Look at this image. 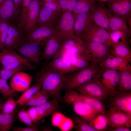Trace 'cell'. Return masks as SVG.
Wrapping results in <instances>:
<instances>
[{"mask_svg":"<svg viewBox=\"0 0 131 131\" xmlns=\"http://www.w3.org/2000/svg\"><path fill=\"white\" fill-rule=\"evenodd\" d=\"M98 66L101 68L113 69L120 71L131 70V65L127 61L111 54Z\"/></svg>","mask_w":131,"mask_h":131,"instance_id":"obj_24","label":"cell"},{"mask_svg":"<svg viewBox=\"0 0 131 131\" xmlns=\"http://www.w3.org/2000/svg\"><path fill=\"white\" fill-rule=\"evenodd\" d=\"M116 88L121 91H131V70L120 71L119 80Z\"/></svg>","mask_w":131,"mask_h":131,"instance_id":"obj_31","label":"cell"},{"mask_svg":"<svg viewBox=\"0 0 131 131\" xmlns=\"http://www.w3.org/2000/svg\"><path fill=\"white\" fill-rule=\"evenodd\" d=\"M14 12L13 0H5L0 4V21H9L14 18Z\"/></svg>","mask_w":131,"mask_h":131,"instance_id":"obj_29","label":"cell"},{"mask_svg":"<svg viewBox=\"0 0 131 131\" xmlns=\"http://www.w3.org/2000/svg\"><path fill=\"white\" fill-rule=\"evenodd\" d=\"M98 0L99 1V0Z\"/></svg>","mask_w":131,"mask_h":131,"instance_id":"obj_58","label":"cell"},{"mask_svg":"<svg viewBox=\"0 0 131 131\" xmlns=\"http://www.w3.org/2000/svg\"><path fill=\"white\" fill-rule=\"evenodd\" d=\"M88 123L97 131L105 130L108 126V120L106 114L100 113L98 114Z\"/></svg>","mask_w":131,"mask_h":131,"instance_id":"obj_33","label":"cell"},{"mask_svg":"<svg viewBox=\"0 0 131 131\" xmlns=\"http://www.w3.org/2000/svg\"><path fill=\"white\" fill-rule=\"evenodd\" d=\"M73 14L74 19V32L78 36L83 33L93 22V14L90 11L86 13Z\"/></svg>","mask_w":131,"mask_h":131,"instance_id":"obj_22","label":"cell"},{"mask_svg":"<svg viewBox=\"0 0 131 131\" xmlns=\"http://www.w3.org/2000/svg\"><path fill=\"white\" fill-rule=\"evenodd\" d=\"M47 64L63 75L79 70L69 60L64 57L53 59Z\"/></svg>","mask_w":131,"mask_h":131,"instance_id":"obj_25","label":"cell"},{"mask_svg":"<svg viewBox=\"0 0 131 131\" xmlns=\"http://www.w3.org/2000/svg\"><path fill=\"white\" fill-rule=\"evenodd\" d=\"M27 111L33 123L34 124H36L40 119L39 115L35 109V106H31Z\"/></svg>","mask_w":131,"mask_h":131,"instance_id":"obj_48","label":"cell"},{"mask_svg":"<svg viewBox=\"0 0 131 131\" xmlns=\"http://www.w3.org/2000/svg\"><path fill=\"white\" fill-rule=\"evenodd\" d=\"M74 90L100 101L105 100L108 95L101 82L94 78Z\"/></svg>","mask_w":131,"mask_h":131,"instance_id":"obj_6","label":"cell"},{"mask_svg":"<svg viewBox=\"0 0 131 131\" xmlns=\"http://www.w3.org/2000/svg\"><path fill=\"white\" fill-rule=\"evenodd\" d=\"M77 36L84 41L103 43L110 47L112 46L109 32L93 22L83 33Z\"/></svg>","mask_w":131,"mask_h":131,"instance_id":"obj_8","label":"cell"},{"mask_svg":"<svg viewBox=\"0 0 131 131\" xmlns=\"http://www.w3.org/2000/svg\"><path fill=\"white\" fill-rule=\"evenodd\" d=\"M59 103L56 98H53L51 100L41 105L35 106L40 120L58 112L60 109Z\"/></svg>","mask_w":131,"mask_h":131,"instance_id":"obj_26","label":"cell"},{"mask_svg":"<svg viewBox=\"0 0 131 131\" xmlns=\"http://www.w3.org/2000/svg\"><path fill=\"white\" fill-rule=\"evenodd\" d=\"M108 125L112 128L121 126H131V115L121 110L110 108L106 112Z\"/></svg>","mask_w":131,"mask_h":131,"instance_id":"obj_13","label":"cell"},{"mask_svg":"<svg viewBox=\"0 0 131 131\" xmlns=\"http://www.w3.org/2000/svg\"><path fill=\"white\" fill-rule=\"evenodd\" d=\"M55 33V27L47 25H39L27 35L25 38L35 42L42 41Z\"/></svg>","mask_w":131,"mask_h":131,"instance_id":"obj_23","label":"cell"},{"mask_svg":"<svg viewBox=\"0 0 131 131\" xmlns=\"http://www.w3.org/2000/svg\"><path fill=\"white\" fill-rule=\"evenodd\" d=\"M71 104L77 115L88 123L99 113L89 104L81 101H74Z\"/></svg>","mask_w":131,"mask_h":131,"instance_id":"obj_19","label":"cell"},{"mask_svg":"<svg viewBox=\"0 0 131 131\" xmlns=\"http://www.w3.org/2000/svg\"><path fill=\"white\" fill-rule=\"evenodd\" d=\"M74 127L73 120L70 118L66 117L58 128L62 131H68L72 130Z\"/></svg>","mask_w":131,"mask_h":131,"instance_id":"obj_46","label":"cell"},{"mask_svg":"<svg viewBox=\"0 0 131 131\" xmlns=\"http://www.w3.org/2000/svg\"><path fill=\"white\" fill-rule=\"evenodd\" d=\"M72 56L71 58L69 60L79 70L85 68L92 65L88 51L80 55Z\"/></svg>","mask_w":131,"mask_h":131,"instance_id":"obj_30","label":"cell"},{"mask_svg":"<svg viewBox=\"0 0 131 131\" xmlns=\"http://www.w3.org/2000/svg\"><path fill=\"white\" fill-rule=\"evenodd\" d=\"M120 71L113 69L100 68L93 78L101 82L108 95L113 97L117 91L116 87L119 80Z\"/></svg>","mask_w":131,"mask_h":131,"instance_id":"obj_4","label":"cell"},{"mask_svg":"<svg viewBox=\"0 0 131 131\" xmlns=\"http://www.w3.org/2000/svg\"><path fill=\"white\" fill-rule=\"evenodd\" d=\"M4 103V99L3 98L0 99V113L1 112Z\"/></svg>","mask_w":131,"mask_h":131,"instance_id":"obj_54","label":"cell"},{"mask_svg":"<svg viewBox=\"0 0 131 131\" xmlns=\"http://www.w3.org/2000/svg\"><path fill=\"white\" fill-rule=\"evenodd\" d=\"M72 120L75 130L77 131H97L88 123L77 115H74Z\"/></svg>","mask_w":131,"mask_h":131,"instance_id":"obj_38","label":"cell"},{"mask_svg":"<svg viewBox=\"0 0 131 131\" xmlns=\"http://www.w3.org/2000/svg\"><path fill=\"white\" fill-rule=\"evenodd\" d=\"M10 24L9 21H0V47L2 50L4 47Z\"/></svg>","mask_w":131,"mask_h":131,"instance_id":"obj_41","label":"cell"},{"mask_svg":"<svg viewBox=\"0 0 131 131\" xmlns=\"http://www.w3.org/2000/svg\"><path fill=\"white\" fill-rule=\"evenodd\" d=\"M23 0H13L14 3V18L16 16L21 9Z\"/></svg>","mask_w":131,"mask_h":131,"instance_id":"obj_50","label":"cell"},{"mask_svg":"<svg viewBox=\"0 0 131 131\" xmlns=\"http://www.w3.org/2000/svg\"><path fill=\"white\" fill-rule=\"evenodd\" d=\"M5 0H0V4L3 2Z\"/></svg>","mask_w":131,"mask_h":131,"instance_id":"obj_56","label":"cell"},{"mask_svg":"<svg viewBox=\"0 0 131 131\" xmlns=\"http://www.w3.org/2000/svg\"><path fill=\"white\" fill-rule=\"evenodd\" d=\"M18 119L21 122L29 126L34 125L28 113L24 108L20 111L17 114Z\"/></svg>","mask_w":131,"mask_h":131,"instance_id":"obj_44","label":"cell"},{"mask_svg":"<svg viewBox=\"0 0 131 131\" xmlns=\"http://www.w3.org/2000/svg\"><path fill=\"white\" fill-rule=\"evenodd\" d=\"M109 33L112 46L124 42L126 41L128 39L124 34L120 31L110 32Z\"/></svg>","mask_w":131,"mask_h":131,"instance_id":"obj_42","label":"cell"},{"mask_svg":"<svg viewBox=\"0 0 131 131\" xmlns=\"http://www.w3.org/2000/svg\"><path fill=\"white\" fill-rule=\"evenodd\" d=\"M0 63L3 68L10 69L21 65L26 66L29 70L35 69L36 67L31 62L12 49H3L0 52Z\"/></svg>","mask_w":131,"mask_h":131,"instance_id":"obj_3","label":"cell"},{"mask_svg":"<svg viewBox=\"0 0 131 131\" xmlns=\"http://www.w3.org/2000/svg\"><path fill=\"white\" fill-rule=\"evenodd\" d=\"M42 43L26 39L15 50L31 63L39 65L42 53Z\"/></svg>","mask_w":131,"mask_h":131,"instance_id":"obj_7","label":"cell"},{"mask_svg":"<svg viewBox=\"0 0 131 131\" xmlns=\"http://www.w3.org/2000/svg\"><path fill=\"white\" fill-rule=\"evenodd\" d=\"M41 5L48 7L53 10L61 13V9L59 3L55 2H42L40 1Z\"/></svg>","mask_w":131,"mask_h":131,"instance_id":"obj_47","label":"cell"},{"mask_svg":"<svg viewBox=\"0 0 131 131\" xmlns=\"http://www.w3.org/2000/svg\"><path fill=\"white\" fill-rule=\"evenodd\" d=\"M42 2H55L59 3L58 0H40Z\"/></svg>","mask_w":131,"mask_h":131,"instance_id":"obj_53","label":"cell"},{"mask_svg":"<svg viewBox=\"0 0 131 131\" xmlns=\"http://www.w3.org/2000/svg\"><path fill=\"white\" fill-rule=\"evenodd\" d=\"M28 68L24 65H21L12 69H6L3 68L0 70V78L7 81L13 75L18 72L24 71Z\"/></svg>","mask_w":131,"mask_h":131,"instance_id":"obj_40","label":"cell"},{"mask_svg":"<svg viewBox=\"0 0 131 131\" xmlns=\"http://www.w3.org/2000/svg\"><path fill=\"white\" fill-rule=\"evenodd\" d=\"M97 0H77L73 14L86 13L91 11L96 4Z\"/></svg>","mask_w":131,"mask_h":131,"instance_id":"obj_34","label":"cell"},{"mask_svg":"<svg viewBox=\"0 0 131 131\" xmlns=\"http://www.w3.org/2000/svg\"><path fill=\"white\" fill-rule=\"evenodd\" d=\"M60 7L61 13L67 11L69 0H58Z\"/></svg>","mask_w":131,"mask_h":131,"instance_id":"obj_51","label":"cell"},{"mask_svg":"<svg viewBox=\"0 0 131 131\" xmlns=\"http://www.w3.org/2000/svg\"><path fill=\"white\" fill-rule=\"evenodd\" d=\"M35 79L36 83L40 85L50 98L61 101V94L63 89L64 75L46 64L37 73Z\"/></svg>","mask_w":131,"mask_h":131,"instance_id":"obj_1","label":"cell"},{"mask_svg":"<svg viewBox=\"0 0 131 131\" xmlns=\"http://www.w3.org/2000/svg\"><path fill=\"white\" fill-rule=\"evenodd\" d=\"M25 36L24 32L17 25L10 24L3 49L15 51L24 41Z\"/></svg>","mask_w":131,"mask_h":131,"instance_id":"obj_14","label":"cell"},{"mask_svg":"<svg viewBox=\"0 0 131 131\" xmlns=\"http://www.w3.org/2000/svg\"><path fill=\"white\" fill-rule=\"evenodd\" d=\"M49 98L48 93L41 89L22 107L24 108L28 106H39L48 101Z\"/></svg>","mask_w":131,"mask_h":131,"instance_id":"obj_32","label":"cell"},{"mask_svg":"<svg viewBox=\"0 0 131 131\" xmlns=\"http://www.w3.org/2000/svg\"><path fill=\"white\" fill-rule=\"evenodd\" d=\"M110 54L123 58L130 64L131 63V50L127 41L112 45L111 48Z\"/></svg>","mask_w":131,"mask_h":131,"instance_id":"obj_28","label":"cell"},{"mask_svg":"<svg viewBox=\"0 0 131 131\" xmlns=\"http://www.w3.org/2000/svg\"><path fill=\"white\" fill-rule=\"evenodd\" d=\"M41 7L40 0H32L29 8L24 30L25 35H27L38 26Z\"/></svg>","mask_w":131,"mask_h":131,"instance_id":"obj_15","label":"cell"},{"mask_svg":"<svg viewBox=\"0 0 131 131\" xmlns=\"http://www.w3.org/2000/svg\"><path fill=\"white\" fill-rule=\"evenodd\" d=\"M92 11L93 22L109 32V20L112 16L109 10L103 5L96 4Z\"/></svg>","mask_w":131,"mask_h":131,"instance_id":"obj_17","label":"cell"},{"mask_svg":"<svg viewBox=\"0 0 131 131\" xmlns=\"http://www.w3.org/2000/svg\"><path fill=\"white\" fill-rule=\"evenodd\" d=\"M0 94L2 96L3 99L6 100L9 98L16 97L17 92L13 90L9 85L7 81L0 78Z\"/></svg>","mask_w":131,"mask_h":131,"instance_id":"obj_39","label":"cell"},{"mask_svg":"<svg viewBox=\"0 0 131 131\" xmlns=\"http://www.w3.org/2000/svg\"><path fill=\"white\" fill-rule=\"evenodd\" d=\"M100 68L98 66L91 65L64 75L63 89L66 92L76 89L91 80Z\"/></svg>","mask_w":131,"mask_h":131,"instance_id":"obj_2","label":"cell"},{"mask_svg":"<svg viewBox=\"0 0 131 131\" xmlns=\"http://www.w3.org/2000/svg\"><path fill=\"white\" fill-rule=\"evenodd\" d=\"M33 78V77L28 74L20 71L10 78L9 85L16 92H24L30 87Z\"/></svg>","mask_w":131,"mask_h":131,"instance_id":"obj_16","label":"cell"},{"mask_svg":"<svg viewBox=\"0 0 131 131\" xmlns=\"http://www.w3.org/2000/svg\"><path fill=\"white\" fill-rule=\"evenodd\" d=\"M14 98L10 97L4 102L1 112L6 114H10L14 112L15 109L18 105L16 100L14 99Z\"/></svg>","mask_w":131,"mask_h":131,"instance_id":"obj_43","label":"cell"},{"mask_svg":"<svg viewBox=\"0 0 131 131\" xmlns=\"http://www.w3.org/2000/svg\"><path fill=\"white\" fill-rule=\"evenodd\" d=\"M111 0H99V1L102 2H109Z\"/></svg>","mask_w":131,"mask_h":131,"instance_id":"obj_55","label":"cell"},{"mask_svg":"<svg viewBox=\"0 0 131 131\" xmlns=\"http://www.w3.org/2000/svg\"><path fill=\"white\" fill-rule=\"evenodd\" d=\"M66 117L63 114L58 111L55 112L52 115V125L58 127L64 121Z\"/></svg>","mask_w":131,"mask_h":131,"instance_id":"obj_45","label":"cell"},{"mask_svg":"<svg viewBox=\"0 0 131 131\" xmlns=\"http://www.w3.org/2000/svg\"><path fill=\"white\" fill-rule=\"evenodd\" d=\"M41 88L38 83H36L32 87L29 88L24 91L17 100V104L22 106L29 101Z\"/></svg>","mask_w":131,"mask_h":131,"instance_id":"obj_35","label":"cell"},{"mask_svg":"<svg viewBox=\"0 0 131 131\" xmlns=\"http://www.w3.org/2000/svg\"><path fill=\"white\" fill-rule=\"evenodd\" d=\"M15 111L10 114L0 113V131H8L14 123Z\"/></svg>","mask_w":131,"mask_h":131,"instance_id":"obj_36","label":"cell"},{"mask_svg":"<svg viewBox=\"0 0 131 131\" xmlns=\"http://www.w3.org/2000/svg\"><path fill=\"white\" fill-rule=\"evenodd\" d=\"M84 41L90 55L92 65L98 66L110 54L111 47L103 43Z\"/></svg>","mask_w":131,"mask_h":131,"instance_id":"obj_9","label":"cell"},{"mask_svg":"<svg viewBox=\"0 0 131 131\" xmlns=\"http://www.w3.org/2000/svg\"><path fill=\"white\" fill-rule=\"evenodd\" d=\"M1 50H1L0 47V52L1 51Z\"/></svg>","mask_w":131,"mask_h":131,"instance_id":"obj_57","label":"cell"},{"mask_svg":"<svg viewBox=\"0 0 131 131\" xmlns=\"http://www.w3.org/2000/svg\"><path fill=\"white\" fill-rule=\"evenodd\" d=\"M74 20L72 12L66 11L61 13L55 28L56 33L62 41L76 36L74 32Z\"/></svg>","mask_w":131,"mask_h":131,"instance_id":"obj_5","label":"cell"},{"mask_svg":"<svg viewBox=\"0 0 131 131\" xmlns=\"http://www.w3.org/2000/svg\"><path fill=\"white\" fill-rule=\"evenodd\" d=\"M88 51L85 41L77 36L62 42L58 57H64L68 54H81Z\"/></svg>","mask_w":131,"mask_h":131,"instance_id":"obj_10","label":"cell"},{"mask_svg":"<svg viewBox=\"0 0 131 131\" xmlns=\"http://www.w3.org/2000/svg\"><path fill=\"white\" fill-rule=\"evenodd\" d=\"M62 42V40L56 33L48 38L42 51L41 60L48 61L58 57Z\"/></svg>","mask_w":131,"mask_h":131,"instance_id":"obj_12","label":"cell"},{"mask_svg":"<svg viewBox=\"0 0 131 131\" xmlns=\"http://www.w3.org/2000/svg\"><path fill=\"white\" fill-rule=\"evenodd\" d=\"M111 108L119 110L131 115V93L130 91H117Z\"/></svg>","mask_w":131,"mask_h":131,"instance_id":"obj_18","label":"cell"},{"mask_svg":"<svg viewBox=\"0 0 131 131\" xmlns=\"http://www.w3.org/2000/svg\"><path fill=\"white\" fill-rule=\"evenodd\" d=\"M61 14L48 7L41 5L38 26L47 25L55 27Z\"/></svg>","mask_w":131,"mask_h":131,"instance_id":"obj_21","label":"cell"},{"mask_svg":"<svg viewBox=\"0 0 131 131\" xmlns=\"http://www.w3.org/2000/svg\"><path fill=\"white\" fill-rule=\"evenodd\" d=\"M35 124L32 126L26 127H15L13 131H38V127Z\"/></svg>","mask_w":131,"mask_h":131,"instance_id":"obj_49","label":"cell"},{"mask_svg":"<svg viewBox=\"0 0 131 131\" xmlns=\"http://www.w3.org/2000/svg\"><path fill=\"white\" fill-rule=\"evenodd\" d=\"M126 20L124 18L120 16L115 15L112 16L109 20V32L120 31L128 39L130 36L131 32Z\"/></svg>","mask_w":131,"mask_h":131,"instance_id":"obj_27","label":"cell"},{"mask_svg":"<svg viewBox=\"0 0 131 131\" xmlns=\"http://www.w3.org/2000/svg\"><path fill=\"white\" fill-rule=\"evenodd\" d=\"M32 0H23L17 26L24 32L29 8Z\"/></svg>","mask_w":131,"mask_h":131,"instance_id":"obj_37","label":"cell"},{"mask_svg":"<svg viewBox=\"0 0 131 131\" xmlns=\"http://www.w3.org/2000/svg\"><path fill=\"white\" fill-rule=\"evenodd\" d=\"M80 100L91 106L99 113L106 114L105 107L101 101L83 95L74 90L66 92L61 98V101L65 103L71 104L73 101Z\"/></svg>","mask_w":131,"mask_h":131,"instance_id":"obj_11","label":"cell"},{"mask_svg":"<svg viewBox=\"0 0 131 131\" xmlns=\"http://www.w3.org/2000/svg\"><path fill=\"white\" fill-rule=\"evenodd\" d=\"M110 10L113 15L126 19L130 18L131 11V0H111L108 2Z\"/></svg>","mask_w":131,"mask_h":131,"instance_id":"obj_20","label":"cell"},{"mask_svg":"<svg viewBox=\"0 0 131 131\" xmlns=\"http://www.w3.org/2000/svg\"><path fill=\"white\" fill-rule=\"evenodd\" d=\"M112 131H131V130L127 127L121 126L118 127L112 128L109 130Z\"/></svg>","mask_w":131,"mask_h":131,"instance_id":"obj_52","label":"cell"}]
</instances>
